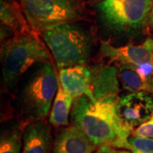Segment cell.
Instances as JSON below:
<instances>
[{
  "mask_svg": "<svg viewBox=\"0 0 153 153\" xmlns=\"http://www.w3.org/2000/svg\"><path fill=\"white\" fill-rule=\"evenodd\" d=\"M117 153H132V152H128V151H127V150H122V151L117 152Z\"/></svg>",
  "mask_w": 153,
  "mask_h": 153,
  "instance_id": "obj_21",
  "label": "cell"
},
{
  "mask_svg": "<svg viewBox=\"0 0 153 153\" xmlns=\"http://www.w3.org/2000/svg\"><path fill=\"white\" fill-rule=\"evenodd\" d=\"M40 35L60 69L85 65L90 58L93 38L76 22L48 28Z\"/></svg>",
  "mask_w": 153,
  "mask_h": 153,
  "instance_id": "obj_4",
  "label": "cell"
},
{
  "mask_svg": "<svg viewBox=\"0 0 153 153\" xmlns=\"http://www.w3.org/2000/svg\"><path fill=\"white\" fill-rule=\"evenodd\" d=\"M46 46L34 31L1 42L2 75L8 91L13 92L22 76L35 65L51 61Z\"/></svg>",
  "mask_w": 153,
  "mask_h": 153,
  "instance_id": "obj_2",
  "label": "cell"
},
{
  "mask_svg": "<svg viewBox=\"0 0 153 153\" xmlns=\"http://www.w3.org/2000/svg\"><path fill=\"white\" fill-rule=\"evenodd\" d=\"M153 0H102L97 5L105 27L117 33H134L149 23Z\"/></svg>",
  "mask_w": 153,
  "mask_h": 153,
  "instance_id": "obj_6",
  "label": "cell"
},
{
  "mask_svg": "<svg viewBox=\"0 0 153 153\" xmlns=\"http://www.w3.org/2000/svg\"><path fill=\"white\" fill-rule=\"evenodd\" d=\"M117 77L121 86L129 93L132 92H147L152 94L151 89L141 76L135 71L133 66L116 64Z\"/></svg>",
  "mask_w": 153,
  "mask_h": 153,
  "instance_id": "obj_16",
  "label": "cell"
},
{
  "mask_svg": "<svg viewBox=\"0 0 153 153\" xmlns=\"http://www.w3.org/2000/svg\"><path fill=\"white\" fill-rule=\"evenodd\" d=\"M100 54L118 65L140 66L153 61V38H149L140 44L115 47L107 41L100 42Z\"/></svg>",
  "mask_w": 153,
  "mask_h": 153,
  "instance_id": "obj_8",
  "label": "cell"
},
{
  "mask_svg": "<svg viewBox=\"0 0 153 153\" xmlns=\"http://www.w3.org/2000/svg\"><path fill=\"white\" fill-rule=\"evenodd\" d=\"M53 136L44 120L30 122L25 127L22 153H52Z\"/></svg>",
  "mask_w": 153,
  "mask_h": 153,
  "instance_id": "obj_11",
  "label": "cell"
},
{
  "mask_svg": "<svg viewBox=\"0 0 153 153\" xmlns=\"http://www.w3.org/2000/svg\"><path fill=\"white\" fill-rule=\"evenodd\" d=\"M128 142L132 153H153V139L146 137H129Z\"/></svg>",
  "mask_w": 153,
  "mask_h": 153,
  "instance_id": "obj_17",
  "label": "cell"
},
{
  "mask_svg": "<svg viewBox=\"0 0 153 153\" xmlns=\"http://www.w3.org/2000/svg\"><path fill=\"white\" fill-rule=\"evenodd\" d=\"M132 135L153 139V112L147 121H146L133 130Z\"/></svg>",
  "mask_w": 153,
  "mask_h": 153,
  "instance_id": "obj_18",
  "label": "cell"
},
{
  "mask_svg": "<svg viewBox=\"0 0 153 153\" xmlns=\"http://www.w3.org/2000/svg\"><path fill=\"white\" fill-rule=\"evenodd\" d=\"M90 71L91 80L88 98L94 100L96 99L117 95L119 80L116 66H94Z\"/></svg>",
  "mask_w": 153,
  "mask_h": 153,
  "instance_id": "obj_12",
  "label": "cell"
},
{
  "mask_svg": "<svg viewBox=\"0 0 153 153\" xmlns=\"http://www.w3.org/2000/svg\"><path fill=\"white\" fill-rule=\"evenodd\" d=\"M90 80L91 71L85 65L65 67L59 71V83L74 99L89 94Z\"/></svg>",
  "mask_w": 153,
  "mask_h": 153,
  "instance_id": "obj_13",
  "label": "cell"
},
{
  "mask_svg": "<svg viewBox=\"0 0 153 153\" xmlns=\"http://www.w3.org/2000/svg\"><path fill=\"white\" fill-rule=\"evenodd\" d=\"M27 124V123L18 121L2 130L0 153H21L23 147V134Z\"/></svg>",
  "mask_w": 153,
  "mask_h": 153,
  "instance_id": "obj_15",
  "label": "cell"
},
{
  "mask_svg": "<svg viewBox=\"0 0 153 153\" xmlns=\"http://www.w3.org/2000/svg\"><path fill=\"white\" fill-rule=\"evenodd\" d=\"M97 146L74 124L61 128L55 134L52 153H94Z\"/></svg>",
  "mask_w": 153,
  "mask_h": 153,
  "instance_id": "obj_9",
  "label": "cell"
},
{
  "mask_svg": "<svg viewBox=\"0 0 153 153\" xmlns=\"http://www.w3.org/2000/svg\"><path fill=\"white\" fill-rule=\"evenodd\" d=\"M117 152L116 151V149L111 146L108 145H104V146H98L97 149L95 150V152L94 153H117Z\"/></svg>",
  "mask_w": 153,
  "mask_h": 153,
  "instance_id": "obj_19",
  "label": "cell"
},
{
  "mask_svg": "<svg viewBox=\"0 0 153 153\" xmlns=\"http://www.w3.org/2000/svg\"><path fill=\"white\" fill-rule=\"evenodd\" d=\"M117 110L120 118L132 130L146 121L153 112V96L147 92H132L119 96Z\"/></svg>",
  "mask_w": 153,
  "mask_h": 153,
  "instance_id": "obj_7",
  "label": "cell"
},
{
  "mask_svg": "<svg viewBox=\"0 0 153 153\" xmlns=\"http://www.w3.org/2000/svg\"><path fill=\"white\" fill-rule=\"evenodd\" d=\"M59 88V79L51 61L38 63L32 68L20 89L18 102L22 122L44 120L49 113Z\"/></svg>",
  "mask_w": 153,
  "mask_h": 153,
  "instance_id": "obj_3",
  "label": "cell"
},
{
  "mask_svg": "<svg viewBox=\"0 0 153 153\" xmlns=\"http://www.w3.org/2000/svg\"><path fill=\"white\" fill-rule=\"evenodd\" d=\"M1 42L12 36L33 31L21 4L14 0H1Z\"/></svg>",
  "mask_w": 153,
  "mask_h": 153,
  "instance_id": "obj_10",
  "label": "cell"
},
{
  "mask_svg": "<svg viewBox=\"0 0 153 153\" xmlns=\"http://www.w3.org/2000/svg\"><path fill=\"white\" fill-rule=\"evenodd\" d=\"M149 24H151L152 26H153V8H152V13H151V16H150Z\"/></svg>",
  "mask_w": 153,
  "mask_h": 153,
  "instance_id": "obj_20",
  "label": "cell"
},
{
  "mask_svg": "<svg viewBox=\"0 0 153 153\" xmlns=\"http://www.w3.org/2000/svg\"><path fill=\"white\" fill-rule=\"evenodd\" d=\"M20 4L38 34L57 25L87 19L85 0H20Z\"/></svg>",
  "mask_w": 153,
  "mask_h": 153,
  "instance_id": "obj_5",
  "label": "cell"
},
{
  "mask_svg": "<svg viewBox=\"0 0 153 153\" xmlns=\"http://www.w3.org/2000/svg\"><path fill=\"white\" fill-rule=\"evenodd\" d=\"M118 95L91 100L86 95L74 99L71 111L72 124L79 128L97 147L104 145L130 150L131 128L117 113Z\"/></svg>",
  "mask_w": 153,
  "mask_h": 153,
  "instance_id": "obj_1",
  "label": "cell"
},
{
  "mask_svg": "<svg viewBox=\"0 0 153 153\" xmlns=\"http://www.w3.org/2000/svg\"><path fill=\"white\" fill-rule=\"evenodd\" d=\"M73 101L74 98L64 90L59 83V88L49 113V124L56 128L69 125V117H71Z\"/></svg>",
  "mask_w": 153,
  "mask_h": 153,
  "instance_id": "obj_14",
  "label": "cell"
}]
</instances>
